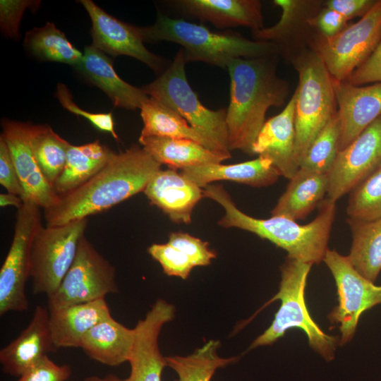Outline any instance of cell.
<instances>
[{
	"label": "cell",
	"mask_w": 381,
	"mask_h": 381,
	"mask_svg": "<svg viewBox=\"0 0 381 381\" xmlns=\"http://www.w3.org/2000/svg\"><path fill=\"white\" fill-rule=\"evenodd\" d=\"M161 166L138 145L114 152L90 179L59 195L54 205L44 210L47 226H60L87 218L143 192Z\"/></svg>",
	"instance_id": "cell-1"
},
{
	"label": "cell",
	"mask_w": 381,
	"mask_h": 381,
	"mask_svg": "<svg viewBox=\"0 0 381 381\" xmlns=\"http://www.w3.org/2000/svg\"><path fill=\"white\" fill-rule=\"evenodd\" d=\"M277 54L229 61L230 100L226 109L229 149L253 155L252 147L272 107L283 106L288 83L277 73Z\"/></svg>",
	"instance_id": "cell-2"
},
{
	"label": "cell",
	"mask_w": 381,
	"mask_h": 381,
	"mask_svg": "<svg viewBox=\"0 0 381 381\" xmlns=\"http://www.w3.org/2000/svg\"><path fill=\"white\" fill-rule=\"evenodd\" d=\"M204 198L219 203L225 214L218 222L224 228H238L255 234L283 248L287 257L306 263L323 261L336 214V202L325 198L310 222L301 225L291 219L272 216L258 219L240 210L221 185L209 184L203 188Z\"/></svg>",
	"instance_id": "cell-3"
},
{
	"label": "cell",
	"mask_w": 381,
	"mask_h": 381,
	"mask_svg": "<svg viewBox=\"0 0 381 381\" xmlns=\"http://www.w3.org/2000/svg\"><path fill=\"white\" fill-rule=\"evenodd\" d=\"M140 31L144 42L166 41L181 46L186 63L201 61L226 68L234 59L279 54L273 43L251 40L233 30L214 31L162 13L152 25L140 27Z\"/></svg>",
	"instance_id": "cell-4"
},
{
	"label": "cell",
	"mask_w": 381,
	"mask_h": 381,
	"mask_svg": "<svg viewBox=\"0 0 381 381\" xmlns=\"http://www.w3.org/2000/svg\"><path fill=\"white\" fill-rule=\"evenodd\" d=\"M311 267V264L287 257L280 267L279 291L267 303L280 300V307L270 326L252 342L249 349L271 345L289 329L299 328L306 333L309 346L315 352L327 362L334 360L339 339L321 329L306 303L305 289Z\"/></svg>",
	"instance_id": "cell-5"
},
{
	"label": "cell",
	"mask_w": 381,
	"mask_h": 381,
	"mask_svg": "<svg viewBox=\"0 0 381 381\" xmlns=\"http://www.w3.org/2000/svg\"><path fill=\"white\" fill-rule=\"evenodd\" d=\"M298 75L295 107L296 157L300 163L308 147L337 114L333 78L320 56L310 47L291 59Z\"/></svg>",
	"instance_id": "cell-6"
},
{
	"label": "cell",
	"mask_w": 381,
	"mask_h": 381,
	"mask_svg": "<svg viewBox=\"0 0 381 381\" xmlns=\"http://www.w3.org/2000/svg\"><path fill=\"white\" fill-rule=\"evenodd\" d=\"M186 64L181 48L167 68L155 80L141 88L150 97L177 112L210 140L219 151L231 153L226 109L212 110L201 103L187 80Z\"/></svg>",
	"instance_id": "cell-7"
},
{
	"label": "cell",
	"mask_w": 381,
	"mask_h": 381,
	"mask_svg": "<svg viewBox=\"0 0 381 381\" xmlns=\"http://www.w3.org/2000/svg\"><path fill=\"white\" fill-rule=\"evenodd\" d=\"M380 40L381 0H376L359 20L332 37L315 35L309 47L320 56L333 79L345 81Z\"/></svg>",
	"instance_id": "cell-8"
},
{
	"label": "cell",
	"mask_w": 381,
	"mask_h": 381,
	"mask_svg": "<svg viewBox=\"0 0 381 381\" xmlns=\"http://www.w3.org/2000/svg\"><path fill=\"white\" fill-rule=\"evenodd\" d=\"M88 219L60 226H42L36 234L30 253V277L35 294L54 292L71 266L84 235Z\"/></svg>",
	"instance_id": "cell-9"
},
{
	"label": "cell",
	"mask_w": 381,
	"mask_h": 381,
	"mask_svg": "<svg viewBox=\"0 0 381 381\" xmlns=\"http://www.w3.org/2000/svg\"><path fill=\"white\" fill-rule=\"evenodd\" d=\"M118 291L114 267L83 235L71 266L56 290L47 296L48 310L105 298Z\"/></svg>",
	"instance_id": "cell-10"
},
{
	"label": "cell",
	"mask_w": 381,
	"mask_h": 381,
	"mask_svg": "<svg viewBox=\"0 0 381 381\" xmlns=\"http://www.w3.org/2000/svg\"><path fill=\"white\" fill-rule=\"evenodd\" d=\"M40 207L24 201L18 209L13 240L0 270V315L28 309L25 285L30 277L33 239L42 226Z\"/></svg>",
	"instance_id": "cell-11"
},
{
	"label": "cell",
	"mask_w": 381,
	"mask_h": 381,
	"mask_svg": "<svg viewBox=\"0 0 381 381\" xmlns=\"http://www.w3.org/2000/svg\"><path fill=\"white\" fill-rule=\"evenodd\" d=\"M323 262L331 272L337 286L338 304L328 314L332 325L341 333L339 345L353 337L362 313L381 304V285L377 286L362 276L347 256L328 249Z\"/></svg>",
	"instance_id": "cell-12"
},
{
	"label": "cell",
	"mask_w": 381,
	"mask_h": 381,
	"mask_svg": "<svg viewBox=\"0 0 381 381\" xmlns=\"http://www.w3.org/2000/svg\"><path fill=\"white\" fill-rule=\"evenodd\" d=\"M381 167V116L340 150L329 174L327 198L337 202Z\"/></svg>",
	"instance_id": "cell-13"
},
{
	"label": "cell",
	"mask_w": 381,
	"mask_h": 381,
	"mask_svg": "<svg viewBox=\"0 0 381 381\" xmlns=\"http://www.w3.org/2000/svg\"><path fill=\"white\" fill-rule=\"evenodd\" d=\"M92 22V45L113 56L133 57L160 75L169 65L144 45L140 27L126 23L105 12L91 0H81Z\"/></svg>",
	"instance_id": "cell-14"
},
{
	"label": "cell",
	"mask_w": 381,
	"mask_h": 381,
	"mask_svg": "<svg viewBox=\"0 0 381 381\" xmlns=\"http://www.w3.org/2000/svg\"><path fill=\"white\" fill-rule=\"evenodd\" d=\"M1 136L6 141L23 188L24 201L44 210L54 205L59 195L42 174L35 157L32 138L35 125L9 119L1 121Z\"/></svg>",
	"instance_id": "cell-15"
},
{
	"label": "cell",
	"mask_w": 381,
	"mask_h": 381,
	"mask_svg": "<svg viewBox=\"0 0 381 381\" xmlns=\"http://www.w3.org/2000/svg\"><path fill=\"white\" fill-rule=\"evenodd\" d=\"M172 304L159 298L140 320L135 329V341L128 362L131 373L126 379L118 381H162L166 358L159 351L158 338L163 325L174 318Z\"/></svg>",
	"instance_id": "cell-16"
},
{
	"label": "cell",
	"mask_w": 381,
	"mask_h": 381,
	"mask_svg": "<svg viewBox=\"0 0 381 381\" xmlns=\"http://www.w3.org/2000/svg\"><path fill=\"white\" fill-rule=\"evenodd\" d=\"M273 3L282 10L278 22L269 28L253 30L251 34L254 40L274 44L279 54L289 58L292 51L298 53L310 47L315 36L310 34L313 28L310 27L309 20L318 13L324 6V2L274 0Z\"/></svg>",
	"instance_id": "cell-17"
},
{
	"label": "cell",
	"mask_w": 381,
	"mask_h": 381,
	"mask_svg": "<svg viewBox=\"0 0 381 381\" xmlns=\"http://www.w3.org/2000/svg\"><path fill=\"white\" fill-rule=\"evenodd\" d=\"M340 126L339 151L381 116V82L353 85L333 79Z\"/></svg>",
	"instance_id": "cell-18"
},
{
	"label": "cell",
	"mask_w": 381,
	"mask_h": 381,
	"mask_svg": "<svg viewBox=\"0 0 381 381\" xmlns=\"http://www.w3.org/2000/svg\"><path fill=\"white\" fill-rule=\"evenodd\" d=\"M294 91L285 107L265 121L253 143V155L269 158L280 176L291 179L299 169L296 157Z\"/></svg>",
	"instance_id": "cell-19"
},
{
	"label": "cell",
	"mask_w": 381,
	"mask_h": 381,
	"mask_svg": "<svg viewBox=\"0 0 381 381\" xmlns=\"http://www.w3.org/2000/svg\"><path fill=\"white\" fill-rule=\"evenodd\" d=\"M49 325V312L36 306L28 326L8 345L0 350L4 373L20 377L49 352L55 351Z\"/></svg>",
	"instance_id": "cell-20"
},
{
	"label": "cell",
	"mask_w": 381,
	"mask_h": 381,
	"mask_svg": "<svg viewBox=\"0 0 381 381\" xmlns=\"http://www.w3.org/2000/svg\"><path fill=\"white\" fill-rule=\"evenodd\" d=\"M150 202L176 224H188L203 189L176 169H159L143 190Z\"/></svg>",
	"instance_id": "cell-21"
},
{
	"label": "cell",
	"mask_w": 381,
	"mask_h": 381,
	"mask_svg": "<svg viewBox=\"0 0 381 381\" xmlns=\"http://www.w3.org/2000/svg\"><path fill=\"white\" fill-rule=\"evenodd\" d=\"M170 3L183 16L208 22L220 29L264 28L262 5L258 0H176Z\"/></svg>",
	"instance_id": "cell-22"
},
{
	"label": "cell",
	"mask_w": 381,
	"mask_h": 381,
	"mask_svg": "<svg viewBox=\"0 0 381 381\" xmlns=\"http://www.w3.org/2000/svg\"><path fill=\"white\" fill-rule=\"evenodd\" d=\"M75 68L86 80L101 89L114 107L135 110L140 109L150 97L142 88L122 80L114 69L110 59L92 44L85 47L83 59Z\"/></svg>",
	"instance_id": "cell-23"
},
{
	"label": "cell",
	"mask_w": 381,
	"mask_h": 381,
	"mask_svg": "<svg viewBox=\"0 0 381 381\" xmlns=\"http://www.w3.org/2000/svg\"><path fill=\"white\" fill-rule=\"evenodd\" d=\"M180 172L202 188L218 181L263 187L274 183L280 176L272 162L262 156L234 164H205L183 169Z\"/></svg>",
	"instance_id": "cell-24"
},
{
	"label": "cell",
	"mask_w": 381,
	"mask_h": 381,
	"mask_svg": "<svg viewBox=\"0 0 381 381\" xmlns=\"http://www.w3.org/2000/svg\"><path fill=\"white\" fill-rule=\"evenodd\" d=\"M49 312V325L55 346L80 347L83 336L111 316L105 298L66 306Z\"/></svg>",
	"instance_id": "cell-25"
},
{
	"label": "cell",
	"mask_w": 381,
	"mask_h": 381,
	"mask_svg": "<svg viewBox=\"0 0 381 381\" xmlns=\"http://www.w3.org/2000/svg\"><path fill=\"white\" fill-rule=\"evenodd\" d=\"M134 341V328L126 327L111 316L83 336L80 348L92 360L114 367L128 361Z\"/></svg>",
	"instance_id": "cell-26"
},
{
	"label": "cell",
	"mask_w": 381,
	"mask_h": 381,
	"mask_svg": "<svg viewBox=\"0 0 381 381\" xmlns=\"http://www.w3.org/2000/svg\"><path fill=\"white\" fill-rule=\"evenodd\" d=\"M140 145L160 164L182 170L210 163H221L231 157V153L217 152L184 138L139 136Z\"/></svg>",
	"instance_id": "cell-27"
},
{
	"label": "cell",
	"mask_w": 381,
	"mask_h": 381,
	"mask_svg": "<svg viewBox=\"0 0 381 381\" xmlns=\"http://www.w3.org/2000/svg\"><path fill=\"white\" fill-rule=\"evenodd\" d=\"M329 183V174L298 169L272 210V216L303 219L325 200Z\"/></svg>",
	"instance_id": "cell-28"
},
{
	"label": "cell",
	"mask_w": 381,
	"mask_h": 381,
	"mask_svg": "<svg viewBox=\"0 0 381 381\" xmlns=\"http://www.w3.org/2000/svg\"><path fill=\"white\" fill-rule=\"evenodd\" d=\"M114 152L99 140L82 145H70L63 172L54 184L58 195L85 183L110 160Z\"/></svg>",
	"instance_id": "cell-29"
},
{
	"label": "cell",
	"mask_w": 381,
	"mask_h": 381,
	"mask_svg": "<svg viewBox=\"0 0 381 381\" xmlns=\"http://www.w3.org/2000/svg\"><path fill=\"white\" fill-rule=\"evenodd\" d=\"M140 109L143 123L140 136L188 139L212 150L221 152L185 119L159 101L149 97Z\"/></svg>",
	"instance_id": "cell-30"
},
{
	"label": "cell",
	"mask_w": 381,
	"mask_h": 381,
	"mask_svg": "<svg viewBox=\"0 0 381 381\" xmlns=\"http://www.w3.org/2000/svg\"><path fill=\"white\" fill-rule=\"evenodd\" d=\"M352 243L347 258L365 278L375 283L381 271V218L373 220L347 219Z\"/></svg>",
	"instance_id": "cell-31"
},
{
	"label": "cell",
	"mask_w": 381,
	"mask_h": 381,
	"mask_svg": "<svg viewBox=\"0 0 381 381\" xmlns=\"http://www.w3.org/2000/svg\"><path fill=\"white\" fill-rule=\"evenodd\" d=\"M24 44L33 56L42 61L60 62L75 67L83 59V53L49 22L28 31L25 36Z\"/></svg>",
	"instance_id": "cell-32"
},
{
	"label": "cell",
	"mask_w": 381,
	"mask_h": 381,
	"mask_svg": "<svg viewBox=\"0 0 381 381\" xmlns=\"http://www.w3.org/2000/svg\"><path fill=\"white\" fill-rule=\"evenodd\" d=\"M219 346V341L211 339L190 355L165 357L167 366L178 376L175 381H210L218 368L237 360L236 357H220L217 354Z\"/></svg>",
	"instance_id": "cell-33"
},
{
	"label": "cell",
	"mask_w": 381,
	"mask_h": 381,
	"mask_svg": "<svg viewBox=\"0 0 381 381\" xmlns=\"http://www.w3.org/2000/svg\"><path fill=\"white\" fill-rule=\"evenodd\" d=\"M70 143L48 125H35L32 146L38 166L47 181L54 186L64 171Z\"/></svg>",
	"instance_id": "cell-34"
},
{
	"label": "cell",
	"mask_w": 381,
	"mask_h": 381,
	"mask_svg": "<svg viewBox=\"0 0 381 381\" xmlns=\"http://www.w3.org/2000/svg\"><path fill=\"white\" fill-rule=\"evenodd\" d=\"M340 126L337 114L314 139L299 169L329 174L339 152Z\"/></svg>",
	"instance_id": "cell-35"
},
{
	"label": "cell",
	"mask_w": 381,
	"mask_h": 381,
	"mask_svg": "<svg viewBox=\"0 0 381 381\" xmlns=\"http://www.w3.org/2000/svg\"><path fill=\"white\" fill-rule=\"evenodd\" d=\"M346 213L358 220L381 218V167L350 193Z\"/></svg>",
	"instance_id": "cell-36"
},
{
	"label": "cell",
	"mask_w": 381,
	"mask_h": 381,
	"mask_svg": "<svg viewBox=\"0 0 381 381\" xmlns=\"http://www.w3.org/2000/svg\"><path fill=\"white\" fill-rule=\"evenodd\" d=\"M148 253L162 266L164 272L186 279L194 267L188 256L169 243H154L147 249Z\"/></svg>",
	"instance_id": "cell-37"
},
{
	"label": "cell",
	"mask_w": 381,
	"mask_h": 381,
	"mask_svg": "<svg viewBox=\"0 0 381 381\" xmlns=\"http://www.w3.org/2000/svg\"><path fill=\"white\" fill-rule=\"evenodd\" d=\"M168 243L184 253L194 267L207 266L217 257L209 243L184 232H172Z\"/></svg>",
	"instance_id": "cell-38"
},
{
	"label": "cell",
	"mask_w": 381,
	"mask_h": 381,
	"mask_svg": "<svg viewBox=\"0 0 381 381\" xmlns=\"http://www.w3.org/2000/svg\"><path fill=\"white\" fill-rule=\"evenodd\" d=\"M55 95L64 109L74 114L85 118L98 130L110 133L115 140H119L111 112L90 113L83 110L74 102L67 86L61 83L57 85Z\"/></svg>",
	"instance_id": "cell-39"
},
{
	"label": "cell",
	"mask_w": 381,
	"mask_h": 381,
	"mask_svg": "<svg viewBox=\"0 0 381 381\" xmlns=\"http://www.w3.org/2000/svg\"><path fill=\"white\" fill-rule=\"evenodd\" d=\"M39 1L1 0L0 26L1 31L11 38L19 37V25L28 8L37 9Z\"/></svg>",
	"instance_id": "cell-40"
},
{
	"label": "cell",
	"mask_w": 381,
	"mask_h": 381,
	"mask_svg": "<svg viewBox=\"0 0 381 381\" xmlns=\"http://www.w3.org/2000/svg\"><path fill=\"white\" fill-rule=\"evenodd\" d=\"M68 365H58L47 355L22 374L17 381H66L71 376Z\"/></svg>",
	"instance_id": "cell-41"
},
{
	"label": "cell",
	"mask_w": 381,
	"mask_h": 381,
	"mask_svg": "<svg viewBox=\"0 0 381 381\" xmlns=\"http://www.w3.org/2000/svg\"><path fill=\"white\" fill-rule=\"evenodd\" d=\"M345 81L353 85L381 82V40L370 56Z\"/></svg>",
	"instance_id": "cell-42"
},
{
	"label": "cell",
	"mask_w": 381,
	"mask_h": 381,
	"mask_svg": "<svg viewBox=\"0 0 381 381\" xmlns=\"http://www.w3.org/2000/svg\"><path fill=\"white\" fill-rule=\"evenodd\" d=\"M0 183L8 193L18 195L23 200V188L8 145L1 136H0Z\"/></svg>",
	"instance_id": "cell-43"
},
{
	"label": "cell",
	"mask_w": 381,
	"mask_h": 381,
	"mask_svg": "<svg viewBox=\"0 0 381 381\" xmlns=\"http://www.w3.org/2000/svg\"><path fill=\"white\" fill-rule=\"evenodd\" d=\"M309 24L324 37L334 36L348 25L347 20L340 13L325 6L309 20Z\"/></svg>",
	"instance_id": "cell-44"
},
{
	"label": "cell",
	"mask_w": 381,
	"mask_h": 381,
	"mask_svg": "<svg viewBox=\"0 0 381 381\" xmlns=\"http://www.w3.org/2000/svg\"><path fill=\"white\" fill-rule=\"evenodd\" d=\"M376 0H328L324 6L340 13L347 21L363 17L375 4Z\"/></svg>",
	"instance_id": "cell-45"
},
{
	"label": "cell",
	"mask_w": 381,
	"mask_h": 381,
	"mask_svg": "<svg viewBox=\"0 0 381 381\" xmlns=\"http://www.w3.org/2000/svg\"><path fill=\"white\" fill-rule=\"evenodd\" d=\"M23 203V200L18 195L9 193L0 194V205L2 207L11 205L18 209Z\"/></svg>",
	"instance_id": "cell-46"
},
{
	"label": "cell",
	"mask_w": 381,
	"mask_h": 381,
	"mask_svg": "<svg viewBox=\"0 0 381 381\" xmlns=\"http://www.w3.org/2000/svg\"><path fill=\"white\" fill-rule=\"evenodd\" d=\"M119 377L114 375H108L105 377H98V376H90L86 377L82 381H118Z\"/></svg>",
	"instance_id": "cell-47"
}]
</instances>
